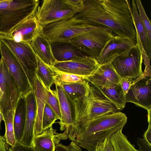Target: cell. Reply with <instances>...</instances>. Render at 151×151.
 I'll use <instances>...</instances> for the list:
<instances>
[{
  "label": "cell",
  "instance_id": "obj_1",
  "mask_svg": "<svg viewBox=\"0 0 151 151\" xmlns=\"http://www.w3.org/2000/svg\"><path fill=\"white\" fill-rule=\"evenodd\" d=\"M126 0H85L83 9L75 15L88 24L110 29L136 44L137 35L131 8Z\"/></svg>",
  "mask_w": 151,
  "mask_h": 151
},
{
  "label": "cell",
  "instance_id": "obj_2",
  "mask_svg": "<svg viewBox=\"0 0 151 151\" xmlns=\"http://www.w3.org/2000/svg\"><path fill=\"white\" fill-rule=\"evenodd\" d=\"M127 121L126 115L119 111L97 117L78 128L74 142L88 151H95L99 142L123 129Z\"/></svg>",
  "mask_w": 151,
  "mask_h": 151
},
{
  "label": "cell",
  "instance_id": "obj_3",
  "mask_svg": "<svg viewBox=\"0 0 151 151\" xmlns=\"http://www.w3.org/2000/svg\"><path fill=\"white\" fill-rule=\"evenodd\" d=\"M78 128L94 119L119 110L95 86L89 82L86 95L76 101Z\"/></svg>",
  "mask_w": 151,
  "mask_h": 151
},
{
  "label": "cell",
  "instance_id": "obj_4",
  "mask_svg": "<svg viewBox=\"0 0 151 151\" xmlns=\"http://www.w3.org/2000/svg\"><path fill=\"white\" fill-rule=\"evenodd\" d=\"M38 0H2L0 2V37L8 35L17 25L35 14Z\"/></svg>",
  "mask_w": 151,
  "mask_h": 151
},
{
  "label": "cell",
  "instance_id": "obj_5",
  "mask_svg": "<svg viewBox=\"0 0 151 151\" xmlns=\"http://www.w3.org/2000/svg\"><path fill=\"white\" fill-rule=\"evenodd\" d=\"M103 27L89 24L74 16L41 26V33L51 43L69 42L73 38Z\"/></svg>",
  "mask_w": 151,
  "mask_h": 151
},
{
  "label": "cell",
  "instance_id": "obj_6",
  "mask_svg": "<svg viewBox=\"0 0 151 151\" xmlns=\"http://www.w3.org/2000/svg\"><path fill=\"white\" fill-rule=\"evenodd\" d=\"M80 12L69 0H44L35 14L39 24L43 26L70 18Z\"/></svg>",
  "mask_w": 151,
  "mask_h": 151
},
{
  "label": "cell",
  "instance_id": "obj_7",
  "mask_svg": "<svg viewBox=\"0 0 151 151\" xmlns=\"http://www.w3.org/2000/svg\"><path fill=\"white\" fill-rule=\"evenodd\" d=\"M114 35L106 27L97 29L72 39L69 42L87 55L96 59Z\"/></svg>",
  "mask_w": 151,
  "mask_h": 151
},
{
  "label": "cell",
  "instance_id": "obj_8",
  "mask_svg": "<svg viewBox=\"0 0 151 151\" xmlns=\"http://www.w3.org/2000/svg\"><path fill=\"white\" fill-rule=\"evenodd\" d=\"M14 54L23 68L33 90L37 68L36 56L29 43L16 42L5 37H0Z\"/></svg>",
  "mask_w": 151,
  "mask_h": 151
},
{
  "label": "cell",
  "instance_id": "obj_9",
  "mask_svg": "<svg viewBox=\"0 0 151 151\" xmlns=\"http://www.w3.org/2000/svg\"><path fill=\"white\" fill-rule=\"evenodd\" d=\"M142 51L138 41L135 46L127 55L119 56L111 63L122 79L134 80L142 74Z\"/></svg>",
  "mask_w": 151,
  "mask_h": 151
},
{
  "label": "cell",
  "instance_id": "obj_10",
  "mask_svg": "<svg viewBox=\"0 0 151 151\" xmlns=\"http://www.w3.org/2000/svg\"><path fill=\"white\" fill-rule=\"evenodd\" d=\"M55 91L60 106L61 118L58 122L61 131L65 130L69 139L73 137L77 126V115L76 101L71 99L61 85L55 83Z\"/></svg>",
  "mask_w": 151,
  "mask_h": 151
},
{
  "label": "cell",
  "instance_id": "obj_11",
  "mask_svg": "<svg viewBox=\"0 0 151 151\" xmlns=\"http://www.w3.org/2000/svg\"><path fill=\"white\" fill-rule=\"evenodd\" d=\"M0 87L4 95L0 104V111L4 117L9 111L14 112L21 96L2 59L0 60Z\"/></svg>",
  "mask_w": 151,
  "mask_h": 151
},
{
  "label": "cell",
  "instance_id": "obj_12",
  "mask_svg": "<svg viewBox=\"0 0 151 151\" xmlns=\"http://www.w3.org/2000/svg\"><path fill=\"white\" fill-rule=\"evenodd\" d=\"M0 52L1 58L14 80L20 94L24 96L32 88L23 68L10 49L1 40Z\"/></svg>",
  "mask_w": 151,
  "mask_h": 151
},
{
  "label": "cell",
  "instance_id": "obj_13",
  "mask_svg": "<svg viewBox=\"0 0 151 151\" xmlns=\"http://www.w3.org/2000/svg\"><path fill=\"white\" fill-rule=\"evenodd\" d=\"M99 65L94 58L87 56L64 62H56L50 66L59 72L84 77L91 75Z\"/></svg>",
  "mask_w": 151,
  "mask_h": 151
},
{
  "label": "cell",
  "instance_id": "obj_14",
  "mask_svg": "<svg viewBox=\"0 0 151 151\" xmlns=\"http://www.w3.org/2000/svg\"><path fill=\"white\" fill-rule=\"evenodd\" d=\"M126 102H130L147 111L151 109V79L142 75L133 80L125 94Z\"/></svg>",
  "mask_w": 151,
  "mask_h": 151
},
{
  "label": "cell",
  "instance_id": "obj_15",
  "mask_svg": "<svg viewBox=\"0 0 151 151\" xmlns=\"http://www.w3.org/2000/svg\"><path fill=\"white\" fill-rule=\"evenodd\" d=\"M136 44L127 39L114 35L106 44L96 61L99 65L111 63L119 56L128 55Z\"/></svg>",
  "mask_w": 151,
  "mask_h": 151
},
{
  "label": "cell",
  "instance_id": "obj_16",
  "mask_svg": "<svg viewBox=\"0 0 151 151\" xmlns=\"http://www.w3.org/2000/svg\"><path fill=\"white\" fill-rule=\"evenodd\" d=\"M26 104L25 125L21 144L32 147L37 114V105L34 91L31 89L24 96Z\"/></svg>",
  "mask_w": 151,
  "mask_h": 151
},
{
  "label": "cell",
  "instance_id": "obj_17",
  "mask_svg": "<svg viewBox=\"0 0 151 151\" xmlns=\"http://www.w3.org/2000/svg\"><path fill=\"white\" fill-rule=\"evenodd\" d=\"M41 28L35 14L23 20L5 37L16 42L30 44Z\"/></svg>",
  "mask_w": 151,
  "mask_h": 151
},
{
  "label": "cell",
  "instance_id": "obj_18",
  "mask_svg": "<svg viewBox=\"0 0 151 151\" xmlns=\"http://www.w3.org/2000/svg\"><path fill=\"white\" fill-rule=\"evenodd\" d=\"M85 79L95 87H103L120 83L122 78L111 63L99 65L91 75Z\"/></svg>",
  "mask_w": 151,
  "mask_h": 151
},
{
  "label": "cell",
  "instance_id": "obj_19",
  "mask_svg": "<svg viewBox=\"0 0 151 151\" xmlns=\"http://www.w3.org/2000/svg\"><path fill=\"white\" fill-rule=\"evenodd\" d=\"M68 138L65 133H57L52 127L42 134L34 137L32 147L36 151H55L56 145L61 139Z\"/></svg>",
  "mask_w": 151,
  "mask_h": 151
},
{
  "label": "cell",
  "instance_id": "obj_20",
  "mask_svg": "<svg viewBox=\"0 0 151 151\" xmlns=\"http://www.w3.org/2000/svg\"><path fill=\"white\" fill-rule=\"evenodd\" d=\"M30 44L35 55L45 63L50 66L57 62L52 52L51 43L42 34L41 29Z\"/></svg>",
  "mask_w": 151,
  "mask_h": 151
},
{
  "label": "cell",
  "instance_id": "obj_21",
  "mask_svg": "<svg viewBox=\"0 0 151 151\" xmlns=\"http://www.w3.org/2000/svg\"><path fill=\"white\" fill-rule=\"evenodd\" d=\"M51 45L57 62L68 61L88 56L70 42H54L51 43Z\"/></svg>",
  "mask_w": 151,
  "mask_h": 151
},
{
  "label": "cell",
  "instance_id": "obj_22",
  "mask_svg": "<svg viewBox=\"0 0 151 151\" xmlns=\"http://www.w3.org/2000/svg\"><path fill=\"white\" fill-rule=\"evenodd\" d=\"M33 91L37 105V114L34 127L35 137L43 133L42 130V120L45 104L44 87L40 79L36 74Z\"/></svg>",
  "mask_w": 151,
  "mask_h": 151
},
{
  "label": "cell",
  "instance_id": "obj_23",
  "mask_svg": "<svg viewBox=\"0 0 151 151\" xmlns=\"http://www.w3.org/2000/svg\"><path fill=\"white\" fill-rule=\"evenodd\" d=\"M26 104L24 96L19 97L14 112L13 124L15 138L17 142L20 143L24 129Z\"/></svg>",
  "mask_w": 151,
  "mask_h": 151
},
{
  "label": "cell",
  "instance_id": "obj_24",
  "mask_svg": "<svg viewBox=\"0 0 151 151\" xmlns=\"http://www.w3.org/2000/svg\"><path fill=\"white\" fill-rule=\"evenodd\" d=\"M96 87L119 110H122L125 107V94L120 83L106 86Z\"/></svg>",
  "mask_w": 151,
  "mask_h": 151
},
{
  "label": "cell",
  "instance_id": "obj_25",
  "mask_svg": "<svg viewBox=\"0 0 151 151\" xmlns=\"http://www.w3.org/2000/svg\"><path fill=\"white\" fill-rule=\"evenodd\" d=\"M131 4L132 18L136 32L139 36L144 50L150 59L151 50L149 48L145 29L139 15L134 0L132 1Z\"/></svg>",
  "mask_w": 151,
  "mask_h": 151
},
{
  "label": "cell",
  "instance_id": "obj_26",
  "mask_svg": "<svg viewBox=\"0 0 151 151\" xmlns=\"http://www.w3.org/2000/svg\"><path fill=\"white\" fill-rule=\"evenodd\" d=\"M37 68L36 74L40 78L45 87L50 89L55 84L54 71L52 68L42 61L36 55Z\"/></svg>",
  "mask_w": 151,
  "mask_h": 151
},
{
  "label": "cell",
  "instance_id": "obj_27",
  "mask_svg": "<svg viewBox=\"0 0 151 151\" xmlns=\"http://www.w3.org/2000/svg\"><path fill=\"white\" fill-rule=\"evenodd\" d=\"M88 84L89 82L84 80L81 82L61 85L70 98L76 101L86 95L88 91Z\"/></svg>",
  "mask_w": 151,
  "mask_h": 151
},
{
  "label": "cell",
  "instance_id": "obj_28",
  "mask_svg": "<svg viewBox=\"0 0 151 151\" xmlns=\"http://www.w3.org/2000/svg\"><path fill=\"white\" fill-rule=\"evenodd\" d=\"M122 129H119L110 137L114 151H138L123 133Z\"/></svg>",
  "mask_w": 151,
  "mask_h": 151
},
{
  "label": "cell",
  "instance_id": "obj_29",
  "mask_svg": "<svg viewBox=\"0 0 151 151\" xmlns=\"http://www.w3.org/2000/svg\"><path fill=\"white\" fill-rule=\"evenodd\" d=\"M14 115L13 111H9L3 120L5 126V133L4 137L7 144L12 147L14 146L17 142L14 131Z\"/></svg>",
  "mask_w": 151,
  "mask_h": 151
},
{
  "label": "cell",
  "instance_id": "obj_30",
  "mask_svg": "<svg viewBox=\"0 0 151 151\" xmlns=\"http://www.w3.org/2000/svg\"><path fill=\"white\" fill-rule=\"evenodd\" d=\"M44 87L45 103L51 108L60 120L61 115L59 102L56 92L55 90L53 91L51 89H48Z\"/></svg>",
  "mask_w": 151,
  "mask_h": 151
},
{
  "label": "cell",
  "instance_id": "obj_31",
  "mask_svg": "<svg viewBox=\"0 0 151 151\" xmlns=\"http://www.w3.org/2000/svg\"><path fill=\"white\" fill-rule=\"evenodd\" d=\"M139 15L145 29L150 49L151 50V23L140 0H134Z\"/></svg>",
  "mask_w": 151,
  "mask_h": 151
},
{
  "label": "cell",
  "instance_id": "obj_32",
  "mask_svg": "<svg viewBox=\"0 0 151 151\" xmlns=\"http://www.w3.org/2000/svg\"><path fill=\"white\" fill-rule=\"evenodd\" d=\"M57 119H59V118L54 111L45 103L42 120V130L43 133L52 127Z\"/></svg>",
  "mask_w": 151,
  "mask_h": 151
},
{
  "label": "cell",
  "instance_id": "obj_33",
  "mask_svg": "<svg viewBox=\"0 0 151 151\" xmlns=\"http://www.w3.org/2000/svg\"><path fill=\"white\" fill-rule=\"evenodd\" d=\"M53 69L55 72V83H58L62 85L81 82L85 80L84 77L82 76L61 72Z\"/></svg>",
  "mask_w": 151,
  "mask_h": 151
},
{
  "label": "cell",
  "instance_id": "obj_34",
  "mask_svg": "<svg viewBox=\"0 0 151 151\" xmlns=\"http://www.w3.org/2000/svg\"><path fill=\"white\" fill-rule=\"evenodd\" d=\"M95 151H114L110 137L99 142L96 146Z\"/></svg>",
  "mask_w": 151,
  "mask_h": 151
},
{
  "label": "cell",
  "instance_id": "obj_35",
  "mask_svg": "<svg viewBox=\"0 0 151 151\" xmlns=\"http://www.w3.org/2000/svg\"><path fill=\"white\" fill-rule=\"evenodd\" d=\"M56 151H82L81 148L73 141L67 146L59 143L55 146Z\"/></svg>",
  "mask_w": 151,
  "mask_h": 151
},
{
  "label": "cell",
  "instance_id": "obj_36",
  "mask_svg": "<svg viewBox=\"0 0 151 151\" xmlns=\"http://www.w3.org/2000/svg\"><path fill=\"white\" fill-rule=\"evenodd\" d=\"M137 144L139 147L138 151H151V144L144 138H137Z\"/></svg>",
  "mask_w": 151,
  "mask_h": 151
},
{
  "label": "cell",
  "instance_id": "obj_37",
  "mask_svg": "<svg viewBox=\"0 0 151 151\" xmlns=\"http://www.w3.org/2000/svg\"><path fill=\"white\" fill-rule=\"evenodd\" d=\"M9 151H36L32 147L23 145L20 143L16 142L15 145L11 146Z\"/></svg>",
  "mask_w": 151,
  "mask_h": 151
},
{
  "label": "cell",
  "instance_id": "obj_38",
  "mask_svg": "<svg viewBox=\"0 0 151 151\" xmlns=\"http://www.w3.org/2000/svg\"><path fill=\"white\" fill-rule=\"evenodd\" d=\"M132 82V80L127 79H122L121 81V85L125 94L127 93Z\"/></svg>",
  "mask_w": 151,
  "mask_h": 151
},
{
  "label": "cell",
  "instance_id": "obj_39",
  "mask_svg": "<svg viewBox=\"0 0 151 151\" xmlns=\"http://www.w3.org/2000/svg\"><path fill=\"white\" fill-rule=\"evenodd\" d=\"M148 127L143 134V138L151 144V120H148Z\"/></svg>",
  "mask_w": 151,
  "mask_h": 151
},
{
  "label": "cell",
  "instance_id": "obj_40",
  "mask_svg": "<svg viewBox=\"0 0 151 151\" xmlns=\"http://www.w3.org/2000/svg\"><path fill=\"white\" fill-rule=\"evenodd\" d=\"M5 142L4 137L0 134V151H7Z\"/></svg>",
  "mask_w": 151,
  "mask_h": 151
},
{
  "label": "cell",
  "instance_id": "obj_41",
  "mask_svg": "<svg viewBox=\"0 0 151 151\" xmlns=\"http://www.w3.org/2000/svg\"><path fill=\"white\" fill-rule=\"evenodd\" d=\"M4 116L0 111V125L1 121L4 120Z\"/></svg>",
  "mask_w": 151,
  "mask_h": 151
},
{
  "label": "cell",
  "instance_id": "obj_42",
  "mask_svg": "<svg viewBox=\"0 0 151 151\" xmlns=\"http://www.w3.org/2000/svg\"><path fill=\"white\" fill-rule=\"evenodd\" d=\"M2 0H0V2Z\"/></svg>",
  "mask_w": 151,
  "mask_h": 151
},
{
  "label": "cell",
  "instance_id": "obj_43",
  "mask_svg": "<svg viewBox=\"0 0 151 151\" xmlns=\"http://www.w3.org/2000/svg\"></svg>",
  "mask_w": 151,
  "mask_h": 151
}]
</instances>
